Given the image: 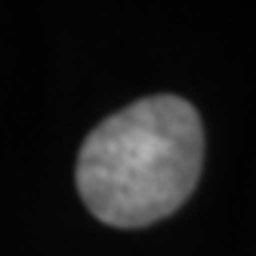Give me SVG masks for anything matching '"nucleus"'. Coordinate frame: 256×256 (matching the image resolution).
Returning <instances> with one entry per match:
<instances>
[{"label": "nucleus", "mask_w": 256, "mask_h": 256, "mask_svg": "<svg viewBox=\"0 0 256 256\" xmlns=\"http://www.w3.org/2000/svg\"><path fill=\"white\" fill-rule=\"evenodd\" d=\"M204 170V124L182 96H148L105 118L80 145L78 192L114 228L167 219Z\"/></svg>", "instance_id": "f257e3e1"}]
</instances>
